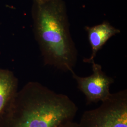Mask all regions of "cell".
<instances>
[{
  "label": "cell",
  "mask_w": 127,
  "mask_h": 127,
  "mask_svg": "<svg viewBox=\"0 0 127 127\" xmlns=\"http://www.w3.org/2000/svg\"><path fill=\"white\" fill-rule=\"evenodd\" d=\"M78 110L67 95L38 82H28L0 115V127H58L73 121Z\"/></svg>",
  "instance_id": "obj_1"
},
{
  "label": "cell",
  "mask_w": 127,
  "mask_h": 127,
  "mask_svg": "<svg viewBox=\"0 0 127 127\" xmlns=\"http://www.w3.org/2000/svg\"><path fill=\"white\" fill-rule=\"evenodd\" d=\"M32 16L34 36L44 65L64 72L73 71L78 51L70 33L65 2H33Z\"/></svg>",
  "instance_id": "obj_2"
},
{
  "label": "cell",
  "mask_w": 127,
  "mask_h": 127,
  "mask_svg": "<svg viewBox=\"0 0 127 127\" xmlns=\"http://www.w3.org/2000/svg\"><path fill=\"white\" fill-rule=\"evenodd\" d=\"M79 127H127V90L111 93L99 107L82 114Z\"/></svg>",
  "instance_id": "obj_3"
},
{
  "label": "cell",
  "mask_w": 127,
  "mask_h": 127,
  "mask_svg": "<svg viewBox=\"0 0 127 127\" xmlns=\"http://www.w3.org/2000/svg\"><path fill=\"white\" fill-rule=\"evenodd\" d=\"M91 64L93 73L89 76H80L73 70L71 72L78 88L85 96L87 104L107 100L111 94L110 87L114 82L112 77L107 76L103 72L101 65L95 61Z\"/></svg>",
  "instance_id": "obj_4"
},
{
  "label": "cell",
  "mask_w": 127,
  "mask_h": 127,
  "mask_svg": "<svg viewBox=\"0 0 127 127\" xmlns=\"http://www.w3.org/2000/svg\"><path fill=\"white\" fill-rule=\"evenodd\" d=\"M87 33L88 40L91 49V54L88 59H84L83 61L91 63L97 52L112 37L121 32L120 30L113 26L107 21H104L100 24L92 27H85Z\"/></svg>",
  "instance_id": "obj_5"
},
{
  "label": "cell",
  "mask_w": 127,
  "mask_h": 127,
  "mask_svg": "<svg viewBox=\"0 0 127 127\" xmlns=\"http://www.w3.org/2000/svg\"><path fill=\"white\" fill-rule=\"evenodd\" d=\"M18 84L13 72L0 69V116L18 92Z\"/></svg>",
  "instance_id": "obj_6"
},
{
  "label": "cell",
  "mask_w": 127,
  "mask_h": 127,
  "mask_svg": "<svg viewBox=\"0 0 127 127\" xmlns=\"http://www.w3.org/2000/svg\"><path fill=\"white\" fill-rule=\"evenodd\" d=\"M58 127H79V126L78 123L71 121L63 124Z\"/></svg>",
  "instance_id": "obj_7"
},
{
  "label": "cell",
  "mask_w": 127,
  "mask_h": 127,
  "mask_svg": "<svg viewBox=\"0 0 127 127\" xmlns=\"http://www.w3.org/2000/svg\"><path fill=\"white\" fill-rule=\"evenodd\" d=\"M33 2H39V1H43L45 0H32Z\"/></svg>",
  "instance_id": "obj_8"
}]
</instances>
